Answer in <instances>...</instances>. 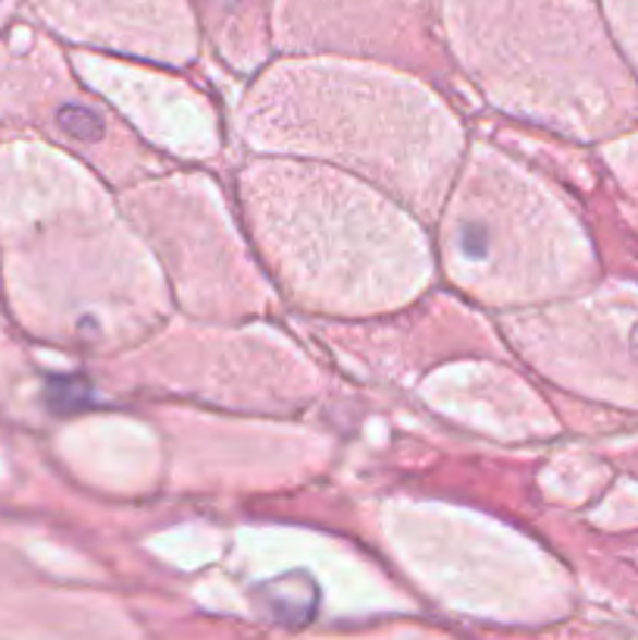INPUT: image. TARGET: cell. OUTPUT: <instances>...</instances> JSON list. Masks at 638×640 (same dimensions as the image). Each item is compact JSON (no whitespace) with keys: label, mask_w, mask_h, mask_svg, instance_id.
<instances>
[]
</instances>
